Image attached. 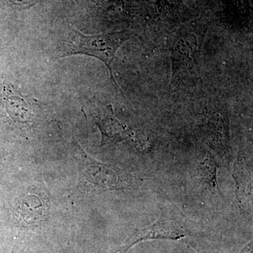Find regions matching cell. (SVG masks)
<instances>
[{"instance_id": "cell-1", "label": "cell", "mask_w": 253, "mask_h": 253, "mask_svg": "<svg viewBox=\"0 0 253 253\" xmlns=\"http://www.w3.org/2000/svg\"><path fill=\"white\" fill-rule=\"evenodd\" d=\"M130 36L126 31L88 36L74 30L69 41L64 44L62 56L84 54L99 59L109 68L111 79L120 88L113 76L112 63L118 49Z\"/></svg>"}, {"instance_id": "cell-2", "label": "cell", "mask_w": 253, "mask_h": 253, "mask_svg": "<svg viewBox=\"0 0 253 253\" xmlns=\"http://www.w3.org/2000/svg\"><path fill=\"white\" fill-rule=\"evenodd\" d=\"M78 158L81 183L86 189L94 191L117 189L118 176L115 171L89 157L84 151H82Z\"/></svg>"}, {"instance_id": "cell-3", "label": "cell", "mask_w": 253, "mask_h": 253, "mask_svg": "<svg viewBox=\"0 0 253 253\" xmlns=\"http://www.w3.org/2000/svg\"><path fill=\"white\" fill-rule=\"evenodd\" d=\"M186 229L182 222L169 211L162 212L157 221L136 231L128 242L124 253L141 241L152 239L179 240L185 237Z\"/></svg>"}, {"instance_id": "cell-4", "label": "cell", "mask_w": 253, "mask_h": 253, "mask_svg": "<svg viewBox=\"0 0 253 253\" xmlns=\"http://www.w3.org/2000/svg\"><path fill=\"white\" fill-rule=\"evenodd\" d=\"M6 106L10 114L18 121L26 122L31 118V111L24 100L19 96H11L6 99Z\"/></svg>"}, {"instance_id": "cell-5", "label": "cell", "mask_w": 253, "mask_h": 253, "mask_svg": "<svg viewBox=\"0 0 253 253\" xmlns=\"http://www.w3.org/2000/svg\"><path fill=\"white\" fill-rule=\"evenodd\" d=\"M95 2L99 3L100 4L108 5L120 3L121 0H93Z\"/></svg>"}]
</instances>
